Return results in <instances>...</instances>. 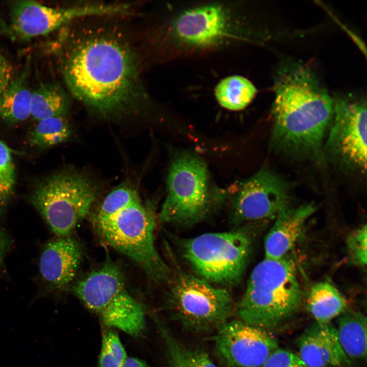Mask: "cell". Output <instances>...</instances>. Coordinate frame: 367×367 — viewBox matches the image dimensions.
<instances>
[{
  "mask_svg": "<svg viewBox=\"0 0 367 367\" xmlns=\"http://www.w3.org/2000/svg\"><path fill=\"white\" fill-rule=\"evenodd\" d=\"M62 73L72 95L102 114L124 112L143 97L134 54L113 35L94 34L75 42Z\"/></svg>",
  "mask_w": 367,
  "mask_h": 367,
  "instance_id": "1",
  "label": "cell"
},
{
  "mask_svg": "<svg viewBox=\"0 0 367 367\" xmlns=\"http://www.w3.org/2000/svg\"><path fill=\"white\" fill-rule=\"evenodd\" d=\"M302 291L294 260L265 258L251 272L237 311L242 321L267 331L297 311Z\"/></svg>",
  "mask_w": 367,
  "mask_h": 367,
  "instance_id": "2",
  "label": "cell"
},
{
  "mask_svg": "<svg viewBox=\"0 0 367 367\" xmlns=\"http://www.w3.org/2000/svg\"><path fill=\"white\" fill-rule=\"evenodd\" d=\"M76 296L107 327L134 337L141 336L146 321L143 307L129 293L118 267L106 263L78 282Z\"/></svg>",
  "mask_w": 367,
  "mask_h": 367,
  "instance_id": "3",
  "label": "cell"
},
{
  "mask_svg": "<svg viewBox=\"0 0 367 367\" xmlns=\"http://www.w3.org/2000/svg\"><path fill=\"white\" fill-rule=\"evenodd\" d=\"M94 223L102 238L138 264L151 280L170 279L171 269L155 247L154 216L140 201Z\"/></svg>",
  "mask_w": 367,
  "mask_h": 367,
  "instance_id": "4",
  "label": "cell"
},
{
  "mask_svg": "<svg viewBox=\"0 0 367 367\" xmlns=\"http://www.w3.org/2000/svg\"><path fill=\"white\" fill-rule=\"evenodd\" d=\"M168 194L160 213L162 222L193 224L203 219L224 194L211 186L203 161L184 153L175 158L167 178Z\"/></svg>",
  "mask_w": 367,
  "mask_h": 367,
  "instance_id": "5",
  "label": "cell"
},
{
  "mask_svg": "<svg viewBox=\"0 0 367 367\" xmlns=\"http://www.w3.org/2000/svg\"><path fill=\"white\" fill-rule=\"evenodd\" d=\"M252 240L243 230L206 233L182 243L184 256L200 278L233 285L241 280L250 256Z\"/></svg>",
  "mask_w": 367,
  "mask_h": 367,
  "instance_id": "6",
  "label": "cell"
},
{
  "mask_svg": "<svg viewBox=\"0 0 367 367\" xmlns=\"http://www.w3.org/2000/svg\"><path fill=\"white\" fill-rule=\"evenodd\" d=\"M97 192L85 176L63 171L42 181L31 201L55 234L66 237L88 214Z\"/></svg>",
  "mask_w": 367,
  "mask_h": 367,
  "instance_id": "7",
  "label": "cell"
},
{
  "mask_svg": "<svg viewBox=\"0 0 367 367\" xmlns=\"http://www.w3.org/2000/svg\"><path fill=\"white\" fill-rule=\"evenodd\" d=\"M170 298L175 318L191 331L217 329L228 321L233 309L228 290L185 273L175 278Z\"/></svg>",
  "mask_w": 367,
  "mask_h": 367,
  "instance_id": "8",
  "label": "cell"
},
{
  "mask_svg": "<svg viewBox=\"0 0 367 367\" xmlns=\"http://www.w3.org/2000/svg\"><path fill=\"white\" fill-rule=\"evenodd\" d=\"M332 126L327 141L329 152L351 167H366V98L351 93L333 98Z\"/></svg>",
  "mask_w": 367,
  "mask_h": 367,
  "instance_id": "9",
  "label": "cell"
},
{
  "mask_svg": "<svg viewBox=\"0 0 367 367\" xmlns=\"http://www.w3.org/2000/svg\"><path fill=\"white\" fill-rule=\"evenodd\" d=\"M125 5L86 4L67 8H54L37 2L17 1L12 5L9 31L21 40L44 36L77 18L126 13Z\"/></svg>",
  "mask_w": 367,
  "mask_h": 367,
  "instance_id": "10",
  "label": "cell"
},
{
  "mask_svg": "<svg viewBox=\"0 0 367 367\" xmlns=\"http://www.w3.org/2000/svg\"><path fill=\"white\" fill-rule=\"evenodd\" d=\"M214 342L217 355L228 367H261L278 348L267 331L240 320L219 326Z\"/></svg>",
  "mask_w": 367,
  "mask_h": 367,
  "instance_id": "11",
  "label": "cell"
},
{
  "mask_svg": "<svg viewBox=\"0 0 367 367\" xmlns=\"http://www.w3.org/2000/svg\"><path fill=\"white\" fill-rule=\"evenodd\" d=\"M289 192L280 176L261 169L241 184L232 203V219L241 223L276 216L289 206Z\"/></svg>",
  "mask_w": 367,
  "mask_h": 367,
  "instance_id": "12",
  "label": "cell"
},
{
  "mask_svg": "<svg viewBox=\"0 0 367 367\" xmlns=\"http://www.w3.org/2000/svg\"><path fill=\"white\" fill-rule=\"evenodd\" d=\"M228 12L220 5L210 4L189 9L172 24V32L180 42L195 47L215 45L224 38L230 29Z\"/></svg>",
  "mask_w": 367,
  "mask_h": 367,
  "instance_id": "13",
  "label": "cell"
},
{
  "mask_svg": "<svg viewBox=\"0 0 367 367\" xmlns=\"http://www.w3.org/2000/svg\"><path fill=\"white\" fill-rule=\"evenodd\" d=\"M298 347V356L308 367H355L331 323L311 325L299 338Z\"/></svg>",
  "mask_w": 367,
  "mask_h": 367,
  "instance_id": "14",
  "label": "cell"
},
{
  "mask_svg": "<svg viewBox=\"0 0 367 367\" xmlns=\"http://www.w3.org/2000/svg\"><path fill=\"white\" fill-rule=\"evenodd\" d=\"M82 256L81 245L69 235L58 237L49 241L44 246L39 261L42 279L50 289L65 287L74 278Z\"/></svg>",
  "mask_w": 367,
  "mask_h": 367,
  "instance_id": "15",
  "label": "cell"
},
{
  "mask_svg": "<svg viewBox=\"0 0 367 367\" xmlns=\"http://www.w3.org/2000/svg\"><path fill=\"white\" fill-rule=\"evenodd\" d=\"M314 210L315 207L311 204L297 207L287 206L281 210L265 238V258L277 259L287 256Z\"/></svg>",
  "mask_w": 367,
  "mask_h": 367,
  "instance_id": "16",
  "label": "cell"
},
{
  "mask_svg": "<svg viewBox=\"0 0 367 367\" xmlns=\"http://www.w3.org/2000/svg\"><path fill=\"white\" fill-rule=\"evenodd\" d=\"M29 73L25 68L12 77L0 96V118L7 123H19L31 117L32 91Z\"/></svg>",
  "mask_w": 367,
  "mask_h": 367,
  "instance_id": "17",
  "label": "cell"
},
{
  "mask_svg": "<svg viewBox=\"0 0 367 367\" xmlns=\"http://www.w3.org/2000/svg\"><path fill=\"white\" fill-rule=\"evenodd\" d=\"M338 317L336 329L345 353L352 361H365L366 317L359 311L348 309Z\"/></svg>",
  "mask_w": 367,
  "mask_h": 367,
  "instance_id": "18",
  "label": "cell"
},
{
  "mask_svg": "<svg viewBox=\"0 0 367 367\" xmlns=\"http://www.w3.org/2000/svg\"><path fill=\"white\" fill-rule=\"evenodd\" d=\"M306 303L308 310L320 323H331L348 309L343 295L327 281L318 282L310 288Z\"/></svg>",
  "mask_w": 367,
  "mask_h": 367,
  "instance_id": "19",
  "label": "cell"
},
{
  "mask_svg": "<svg viewBox=\"0 0 367 367\" xmlns=\"http://www.w3.org/2000/svg\"><path fill=\"white\" fill-rule=\"evenodd\" d=\"M68 106L65 92L56 84L42 83L32 91L31 117L36 120L64 116Z\"/></svg>",
  "mask_w": 367,
  "mask_h": 367,
  "instance_id": "20",
  "label": "cell"
},
{
  "mask_svg": "<svg viewBox=\"0 0 367 367\" xmlns=\"http://www.w3.org/2000/svg\"><path fill=\"white\" fill-rule=\"evenodd\" d=\"M256 89L247 78L232 75L221 80L215 89L216 98L221 106L232 111L244 109L253 100Z\"/></svg>",
  "mask_w": 367,
  "mask_h": 367,
  "instance_id": "21",
  "label": "cell"
},
{
  "mask_svg": "<svg viewBox=\"0 0 367 367\" xmlns=\"http://www.w3.org/2000/svg\"><path fill=\"white\" fill-rule=\"evenodd\" d=\"M158 326L165 343L168 367H217L203 351L185 346L159 322Z\"/></svg>",
  "mask_w": 367,
  "mask_h": 367,
  "instance_id": "22",
  "label": "cell"
},
{
  "mask_svg": "<svg viewBox=\"0 0 367 367\" xmlns=\"http://www.w3.org/2000/svg\"><path fill=\"white\" fill-rule=\"evenodd\" d=\"M71 134V128L64 116L38 121L30 135V143L40 148H47L66 141Z\"/></svg>",
  "mask_w": 367,
  "mask_h": 367,
  "instance_id": "23",
  "label": "cell"
},
{
  "mask_svg": "<svg viewBox=\"0 0 367 367\" xmlns=\"http://www.w3.org/2000/svg\"><path fill=\"white\" fill-rule=\"evenodd\" d=\"M139 201L138 193L134 189L126 186L117 188L104 199L94 216V222L110 217Z\"/></svg>",
  "mask_w": 367,
  "mask_h": 367,
  "instance_id": "24",
  "label": "cell"
},
{
  "mask_svg": "<svg viewBox=\"0 0 367 367\" xmlns=\"http://www.w3.org/2000/svg\"><path fill=\"white\" fill-rule=\"evenodd\" d=\"M127 357L118 333L108 327L102 335L98 367H122Z\"/></svg>",
  "mask_w": 367,
  "mask_h": 367,
  "instance_id": "25",
  "label": "cell"
},
{
  "mask_svg": "<svg viewBox=\"0 0 367 367\" xmlns=\"http://www.w3.org/2000/svg\"><path fill=\"white\" fill-rule=\"evenodd\" d=\"M364 225L351 232L347 237V245L352 261L359 266L364 267L367 261V232Z\"/></svg>",
  "mask_w": 367,
  "mask_h": 367,
  "instance_id": "26",
  "label": "cell"
},
{
  "mask_svg": "<svg viewBox=\"0 0 367 367\" xmlns=\"http://www.w3.org/2000/svg\"><path fill=\"white\" fill-rule=\"evenodd\" d=\"M261 367H308L297 354L285 349H277Z\"/></svg>",
  "mask_w": 367,
  "mask_h": 367,
  "instance_id": "27",
  "label": "cell"
},
{
  "mask_svg": "<svg viewBox=\"0 0 367 367\" xmlns=\"http://www.w3.org/2000/svg\"><path fill=\"white\" fill-rule=\"evenodd\" d=\"M15 169L10 148L0 140V179L15 183Z\"/></svg>",
  "mask_w": 367,
  "mask_h": 367,
  "instance_id": "28",
  "label": "cell"
},
{
  "mask_svg": "<svg viewBox=\"0 0 367 367\" xmlns=\"http://www.w3.org/2000/svg\"><path fill=\"white\" fill-rule=\"evenodd\" d=\"M12 71L11 65L0 56V96L12 78Z\"/></svg>",
  "mask_w": 367,
  "mask_h": 367,
  "instance_id": "29",
  "label": "cell"
},
{
  "mask_svg": "<svg viewBox=\"0 0 367 367\" xmlns=\"http://www.w3.org/2000/svg\"><path fill=\"white\" fill-rule=\"evenodd\" d=\"M15 183L0 179V209L8 202L14 189Z\"/></svg>",
  "mask_w": 367,
  "mask_h": 367,
  "instance_id": "30",
  "label": "cell"
},
{
  "mask_svg": "<svg viewBox=\"0 0 367 367\" xmlns=\"http://www.w3.org/2000/svg\"><path fill=\"white\" fill-rule=\"evenodd\" d=\"M11 240L8 234L0 229V265L11 248Z\"/></svg>",
  "mask_w": 367,
  "mask_h": 367,
  "instance_id": "31",
  "label": "cell"
},
{
  "mask_svg": "<svg viewBox=\"0 0 367 367\" xmlns=\"http://www.w3.org/2000/svg\"><path fill=\"white\" fill-rule=\"evenodd\" d=\"M122 367H150L145 361L136 357H127Z\"/></svg>",
  "mask_w": 367,
  "mask_h": 367,
  "instance_id": "32",
  "label": "cell"
}]
</instances>
